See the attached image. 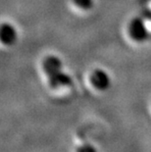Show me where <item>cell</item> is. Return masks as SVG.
Listing matches in <instances>:
<instances>
[{
    "label": "cell",
    "instance_id": "5b68a950",
    "mask_svg": "<svg viewBox=\"0 0 151 152\" xmlns=\"http://www.w3.org/2000/svg\"><path fill=\"white\" fill-rule=\"evenodd\" d=\"M74 4L82 11H89L94 7L95 0H73Z\"/></svg>",
    "mask_w": 151,
    "mask_h": 152
},
{
    "label": "cell",
    "instance_id": "7a4b0ae2",
    "mask_svg": "<svg viewBox=\"0 0 151 152\" xmlns=\"http://www.w3.org/2000/svg\"><path fill=\"white\" fill-rule=\"evenodd\" d=\"M126 30L128 39L133 43H143L149 37V31L145 22L140 18L131 19L128 22Z\"/></svg>",
    "mask_w": 151,
    "mask_h": 152
},
{
    "label": "cell",
    "instance_id": "3957f363",
    "mask_svg": "<svg viewBox=\"0 0 151 152\" xmlns=\"http://www.w3.org/2000/svg\"><path fill=\"white\" fill-rule=\"evenodd\" d=\"M19 34L14 25L4 23L0 25V42L6 46H12L18 41Z\"/></svg>",
    "mask_w": 151,
    "mask_h": 152
},
{
    "label": "cell",
    "instance_id": "277c9868",
    "mask_svg": "<svg viewBox=\"0 0 151 152\" xmlns=\"http://www.w3.org/2000/svg\"><path fill=\"white\" fill-rule=\"evenodd\" d=\"M91 85L98 90H105L110 86L111 79L109 74L103 69H95L89 77Z\"/></svg>",
    "mask_w": 151,
    "mask_h": 152
},
{
    "label": "cell",
    "instance_id": "8992f818",
    "mask_svg": "<svg viewBox=\"0 0 151 152\" xmlns=\"http://www.w3.org/2000/svg\"><path fill=\"white\" fill-rule=\"evenodd\" d=\"M76 152H94V151H93V148L90 146V145L83 144V145H81V146L77 149Z\"/></svg>",
    "mask_w": 151,
    "mask_h": 152
},
{
    "label": "cell",
    "instance_id": "6da1fadb",
    "mask_svg": "<svg viewBox=\"0 0 151 152\" xmlns=\"http://www.w3.org/2000/svg\"><path fill=\"white\" fill-rule=\"evenodd\" d=\"M42 68L52 88L72 85V77L64 71L62 60L56 55H48L43 59Z\"/></svg>",
    "mask_w": 151,
    "mask_h": 152
}]
</instances>
